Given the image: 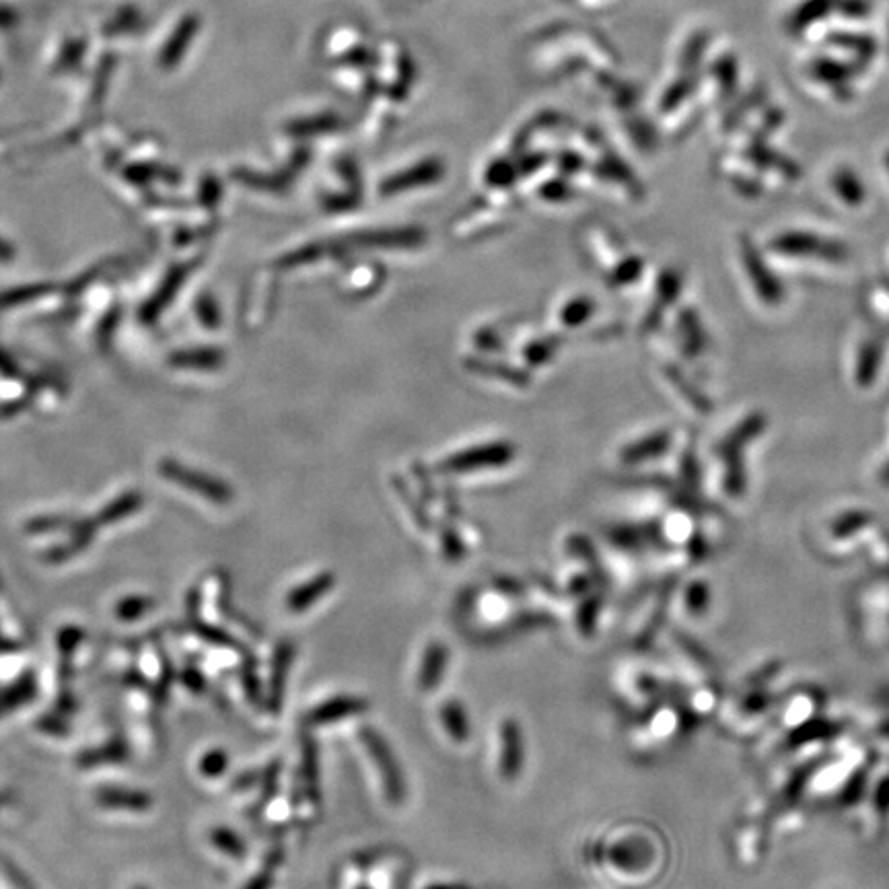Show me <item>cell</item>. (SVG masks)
<instances>
[{
    "label": "cell",
    "instance_id": "cell-1",
    "mask_svg": "<svg viewBox=\"0 0 889 889\" xmlns=\"http://www.w3.org/2000/svg\"><path fill=\"white\" fill-rule=\"evenodd\" d=\"M766 424H768L766 416L762 412H754L748 418H743V422H739L717 447V453L721 455L725 466L723 484L735 499L743 496L745 486H748V474H745V464H743V449L766 431Z\"/></svg>",
    "mask_w": 889,
    "mask_h": 889
},
{
    "label": "cell",
    "instance_id": "cell-2",
    "mask_svg": "<svg viewBox=\"0 0 889 889\" xmlns=\"http://www.w3.org/2000/svg\"><path fill=\"white\" fill-rule=\"evenodd\" d=\"M770 250L780 256L793 258H820L828 262H842L850 256L848 245L805 231H785L770 241Z\"/></svg>",
    "mask_w": 889,
    "mask_h": 889
},
{
    "label": "cell",
    "instance_id": "cell-3",
    "mask_svg": "<svg viewBox=\"0 0 889 889\" xmlns=\"http://www.w3.org/2000/svg\"><path fill=\"white\" fill-rule=\"evenodd\" d=\"M739 245H741L739 252H741L745 272H748L760 301L766 305H780L782 301H785V287H782V282L776 276V272L770 270L764 256L760 254V250L752 243L750 237L743 235L739 239Z\"/></svg>",
    "mask_w": 889,
    "mask_h": 889
},
{
    "label": "cell",
    "instance_id": "cell-4",
    "mask_svg": "<svg viewBox=\"0 0 889 889\" xmlns=\"http://www.w3.org/2000/svg\"><path fill=\"white\" fill-rule=\"evenodd\" d=\"M361 737L365 741V748H367L373 764L377 766V770L381 774V782H383V789H385L387 799L391 803H400L404 799L406 787H404L402 770H400L394 754H391V750L387 748V743L383 741V737L377 735L373 729H365L361 733Z\"/></svg>",
    "mask_w": 889,
    "mask_h": 889
},
{
    "label": "cell",
    "instance_id": "cell-5",
    "mask_svg": "<svg viewBox=\"0 0 889 889\" xmlns=\"http://www.w3.org/2000/svg\"><path fill=\"white\" fill-rule=\"evenodd\" d=\"M515 449L509 443H490L484 447H474L468 451H459L451 455L443 470L447 472H472V470H484V468H499L509 464L513 459Z\"/></svg>",
    "mask_w": 889,
    "mask_h": 889
},
{
    "label": "cell",
    "instance_id": "cell-6",
    "mask_svg": "<svg viewBox=\"0 0 889 889\" xmlns=\"http://www.w3.org/2000/svg\"><path fill=\"white\" fill-rule=\"evenodd\" d=\"M159 472L167 480L182 484V486H186V488H190L194 492H200L202 496H206V499L215 501V503H227V501H231V496H233L231 490L223 482L210 478V476H206L202 472L190 470V468H186L182 464H177V461H173V459H163L161 464H159Z\"/></svg>",
    "mask_w": 889,
    "mask_h": 889
},
{
    "label": "cell",
    "instance_id": "cell-7",
    "mask_svg": "<svg viewBox=\"0 0 889 889\" xmlns=\"http://www.w3.org/2000/svg\"><path fill=\"white\" fill-rule=\"evenodd\" d=\"M424 241V233L420 229H396V231H375V233H361L352 235L346 239L352 247H367V250H394V247H414Z\"/></svg>",
    "mask_w": 889,
    "mask_h": 889
},
{
    "label": "cell",
    "instance_id": "cell-8",
    "mask_svg": "<svg viewBox=\"0 0 889 889\" xmlns=\"http://www.w3.org/2000/svg\"><path fill=\"white\" fill-rule=\"evenodd\" d=\"M523 768V737L515 719H505L501 729V774L515 780Z\"/></svg>",
    "mask_w": 889,
    "mask_h": 889
},
{
    "label": "cell",
    "instance_id": "cell-9",
    "mask_svg": "<svg viewBox=\"0 0 889 889\" xmlns=\"http://www.w3.org/2000/svg\"><path fill=\"white\" fill-rule=\"evenodd\" d=\"M441 173L443 171H441L439 163H433V161L422 163L414 169H408V171H402L394 177H389V180L381 186V194L389 196V194H398V192H406V190H414V188H420L426 184H433L435 180H439Z\"/></svg>",
    "mask_w": 889,
    "mask_h": 889
},
{
    "label": "cell",
    "instance_id": "cell-10",
    "mask_svg": "<svg viewBox=\"0 0 889 889\" xmlns=\"http://www.w3.org/2000/svg\"><path fill=\"white\" fill-rule=\"evenodd\" d=\"M682 291V276L678 270H665L657 282V303L653 305L651 313L645 319V330L651 332L657 324H661V317L665 307L678 301Z\"/></svg>",
    "mask_w": 889,
    "mask_h": 889
},
{
    "label": "cell",
    "instance_id": "cell-11",
    "mask_svg": "<svg viewBox=\"0 0 889 889\" xmlns=\"http://www.w3.org/2000/svg\"><path fill=\"white\" fill-rule=\"evenodd\" d=\"M669 445H671V433H667V431L653 433L645 439L632 443L630 447H626L622 451V461L624 464H640V461L655 459V457L663 455L669 449Z\"/></svg>",
    "mask_w": 889,
    "mask_h": 889
},
{
    "label": "cell",
    "instance_id": "cell-12",
    "mask_svg": "<svg viewBox=\"0 0 889 889\" xmlns=\"http://www.w3.org/2000/svg\"><path fill=\"white\" fill-rule=\"evenodd\" d=\"M883 361V344L879 340H867L863 342L859 357H857V369H855V381L861 387H871L877 379V373L881 369Z\"/></svg>",
    "mask_w": 889,
    "mask_h": 889
},
{
    "label": "cell",
    "instance_id": "cell-13",
    "mask_svg": "<svg viewBox=\"0 0 889 889\" xmlns=\"http://www.w3.org/2000/svg\"><path fill=\"white\" fill-rule=\"evenodd\" d=\"M365 700L361 698H352V696H340L334 698L330 702H324L319 708H315L311 713V723H328V721H338L344 717H352L357 713H363L365 710Z\"/></svg>",
    "mask_w": 889,
    "mask_h": 889
},
{
    "label": "cell",
    "instance_id": "cell-14",
    "mask_svg": "<svg viewBox=\"0 0 889 889\" xmlns=\"http://www.w3.org/2000/svg\"><path fill=\"white\" fill-rule=\"evenodd\" d=\"M447 657H449V651L441 643H433L431 647H426V653H424V659L420 665V675H418V684L422 690H431L439 684L443 669L447 667Z\"/></svg>",
    "mask_w": 889,
    "mask_h": 889
},
{
    "label": "cell",
    "instance_id": "cell-15",
    "mask_svg": "<svg viewBox=\"0 0 889 889\" xmlns=\"http://www.w3.org/2000/svg\"><path fill=\"white\" fill-rule=\"evenodd\" d=\"M832 188L838 194V198L852 208L863 206L867 200V190L861 182V177L852 169H838L832 177Z\"/></svg>",
    "mask_w": 889,
    "mask_h": 889
},
{
    "label": "cell",
    "instance_id": "cell-16",
    "mask_svg": "<svg viewBox=\"0 0 889 889\" xmlns=\"http://www.w3.org/2000/svg\"><path fill=\"white\" fill-rule=\"evenodd\" d=\"M332 587H334V575H328V573L307 581L305 585H301L299 589H295L291 593V597H289L291 612H305L311 603L322 599Z\"/></svg>",
    "mask_w": 889,
    "mask_h": 889
},
{
    "label": "cell",
    "instance_id": "cell-17",
    "mask_svg": "<svg viewBox=\"0 0 889 889\" xmlns=\"http://www.w3.org/2000/svg\"><path fill=\"white\" fill-rule=\"evenodd\" d=\"M680 330L684 340V352L688 357H698V354L706 348V332L694 309H684L680 313Z\"/></svg>",
    "mask_w": 889,
    "mask_h": 889
},
{
    "label": "cell",
    "instance_id": "cell-18",
    "mask_svg": "<svg viewBox=\"0 0 889 889\" xmlns=\"http://www.w3.org/2000/svg\"><path fill=\"white\" fill-rule=\"evenodd\" d=\"M223 352L212 348H198V350H182L175 352L171 357L173 367L184 369H217L223 365Z\"/></svg>",
    "mask_w": 889,
    "mask_h": 889
},
{
    "label": "cell",
    "instance_id": "cell-19",
    "mask_svg": "<svg viewBox=\"0 0 889 889\" xmlns=\"http://www.w3.org/2000/svg\"><path fill=\"white\" fill-rule=\"evenodd\" d=\"M441 721L443 727L447 729V733L457 741L464 743L470 737V721L466 710L457 702H447L441 706Z\"/></svg>",
    "mask_w": 889,
    "mask_h": 889
},
{
    "label": "cell",
    "instance_id": "cell-20",
    "mask_svg": "<svg viewBox=\"0 0 889 889\" xmlns=\"http://www.w3.org/2000/svg\"><path fill=\"white\" fill-rule=\"evenodd\" d=\"M52 291H54V287H52V284H48V282H44V284H25V287L11 289V291L0 295V309H7V307H15V305H23V303L35 301V299H40V297H44V295H48Z\"/></svg>",
    "mask_w": 889,
    "mask_h": 889
},
{
    "label": "cell",
    "instance_id": "cell-21",
    "mask_svg": "<svg viewBox=\"0 0 889 889\" xmlns=\"http://www.w3.org/2000/svg\"><path fill=\"white\" fill-rule=\"evenodd\" d=\"M326 252H328V247H322V245H305L303 250H297V252H291V254L284 256V258L278 262V266H282V268L305 266V264L317 260L319 256H324Z\"/></svg>",
    "mask_w": 889,
    "mask_h": 889
},
{
    "label": "cell",
    "instance_id": "cell-22",
    "mask_svg": "<svg viewBox=\"0 0 889 889\" xmlns=\"http://www.w3.org/2000/svg\"><path fill=\"white\" fill-rule=\"evenodd\" d=\"M593 309H595V303H591L589 299H575L573 303H568L564 307L562 322H564V326H581L583 322H587Z\"/></svg>",
    "mask_w": 889,
    "mask_h": 889
},
{
    "label": "cell",
    "instance_id": "cell-23",
    "mask_svg": "<svg viewBox=\"0 0 889 889\" xmlns=\"http://www.w3.org/2000/svg\"><path fill=\"white\" fill-rule=\"evenodd\" d=\"M669 379H671L673 385H678V387L684 391L686 398H688V400H690L702 414H708V412H710V402L702 396V391H698L694 385H690L688 381H684L686 377H684L678 369L669 371Z\"/></svg>",
    "mask_w": 889,
    "mask_h": 889
},
{
    "label": "cell",
    "instance_id": "cell-24",
    "mask_svg": "<svg viewBox=\"0 0 889 889\" xmlns=\"http://www.w3.org/2000/svg\"><path fill=\"white\" fill-rule=\"evenodd\" d=\"M142 503V499H140V494L138 492H128L126 496H122L120 501H116V503H112L108 509L103 511V515H101V519L103 521H114V519H120V517H124V515H128L130 511H134L138 505Z\"/></svg>",
    "mask_w": 889,
    "mask_h": 889
},
{
    "label": "cell",
    "instance_id": "cell-25",
    "mask_svg": "<svg viewBox=\"0 0 889 889\" xmlns=\"http://www.w3.org/2000/svg\"><path fill=\"white\" fill-rule=\"evenodd\" d=\"M869 519H871V517H869L867 513H863V511L846 513V515H842V517L836 519V523H834V536H838V538H846L848 533L861 529Z\"/></svg>",
    "mask_w": 889,
    "mask_h": 889
},
{
    "label": "cell",
    "instance_id": "cell-26",
    "mask_svg": "<svg viewBox=\"0 0 889 889\" xmlns=\"http://www.w3.org/2000/svg\"><path fill=\"white\" fill-rule=\"evenodd\" d=\"M643 270H645L643 260L630 258V260L622 262V264L614 270L612 284H618V287H622V284H630V282H634L640 274H643Z\"/></svg>",
    "mask_w": 889,
    "mask_h": 889
},
{
    "label": "cell",
    "instance_id": "cell-27",
    "mask_svg": "<svg viewBox=\"0 0 889 889\" xmlns=\"http://www.w3.org/2000/svg\"><path fill=\"white\" fill-rule=\"evenodd\" d=\"M196 307H198L200 322H202L206 328H217V326H219V322H221V317H219V307H217V303L212 301L208 295H202V299L196 303Z\"/></svg>",
    "mask_w": 889,
    "mask_h": 889
},
{
    "label": "cell",
    "instance_id": "cell-28",
    "mask_svg": "<svg viewBox=\"0 0 889 889\" xmlns=\"http://www.w3.org/2000/svg\"><path fill=\"white\" fill-rule=\"evenodd\" d=\"M554 350H556V340H542V342L531 344V346L525 350V357H527L533 365H542L544 361H548V359L552 357Z\"/></svg>",
    "mask_w": 889,
    "mask_h": 889
},
{
    "label": "cell",
    "instance_id": "cell-29",
    "mask_svg": "<svg viewBox=\"0 0 889 889\" xmlns=\"http://www.w3.org/2000/svg\"><path fill=\"white\" fill-rule=\"evenodd\" d=\"M682 474H684V478H686V482H688L690 486L698 488V484H700V466H698V459H696L694 451H688V453L684 455Z\"/></svg>",
    "mask_w": 889,
    "mask_h": 889
},
{
    "label": "cell",
    "instance_id": "cell-30",
    "mask_svg": "<svg viewBox=\"0 0 889 889\" xmlns=\"http://www.w3.org/2000/svg\"><path fill=\"white\" fill-rule=\"evenodd\" d=\"M0 373L7 375V377H15V375H19V367H17V363H13V359L9 357V354H5L3 350H0Z\"/></svg>",
    "mask_w": 889,
    "mask_h": 889
},
{
    "label": "cell",
    "instance_id": "cell-31",
    "mask_svg": "<svg viewBox=\"0 0 889 889\" xmlns=\"http://www.w3.org/2000/svg\"><path fill=\"white\" fill-rule=\"evenodd\" d=\"M15 258V250H13V245L11 243H7L5 239H0V260L3 262H9V260H13Z\"/></svg>",
    "mask_w": 889,
    "mask_h": 889
},
{
    "label": "cell",
    "instance_id": "cell-32",
    "mask_svg": "<svg viewBox=\"0 0 889 889\" xmlns=\"http://www.w3.org/2000/svg\"><path fill=\"white\" fill-rule=\"evenodd\" d=\"M879 480H881L883 486H889V461H887V464L881 468V472H879Z\"/></svg>",
    "mask_w": 889,
    "mask_h": 889
},
{
    "label": "cell",
    "instance_id": "cell-33",
    "mask_svg": "<svg viewBox=\"0 0 889 889\" xmlns=\"http://www.w3.org/2000/svg\"><path fill=\"white\" fill-rule=\"evenodd\" d=\"M885 163H887V171H889V153H887V157H885Z\"/></svg>",
    "mask_w": 889,
    "mask_h": 889
}]
</instances>
